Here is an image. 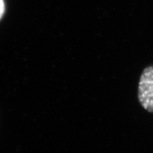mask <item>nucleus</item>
<instances>
[{"instance_id": "nucleus-1", "label": "nucleus", "mask_w": 153, "mask_h": 153, "mask_svg": "<svg viewBox=\"0 0 153 153\" xmlns=\"http://www.w3.org/2000/svg\"><path fill=\"white\" fill-rule=\"evenodd\" d=\"M137 99L145 110L153 114V65L144 69L138 83Z\"/></svg>"}, {"instance_id": "nucleus-2", "label": "nucleus", "mask_w": 153, "mask_h": 153, "mask_svg": "<svg viewBox=\"0 0 153 153\" xmlns=\"http://www.w3.org/2000/svg\"><path fill=\"white\" fill-rule=\"evenodd\" d=\"M4 9V6L3 0H0V18L2 16Z\"/></svg>"}]
</instances>
